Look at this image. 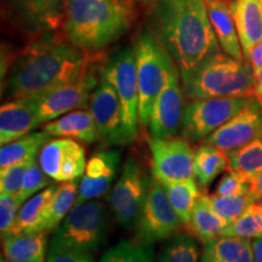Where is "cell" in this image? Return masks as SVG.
Masks as SVG:
<instances>
[{
	"mask_svg": "<svg viewBox=\"0 0 262 262\" xmlns=\"http://www.w3.org/2000/svg\"><path fill=\"white\" fill-rule=\"evenodd\" d=\"M90 64L88 51L61 39L58 33L34 38L14 62L3 93L11 100L37 96L78 79Z\"/></svg>",
	"mask_w": 262,
	"mask_h": 262,
	"instance_id": "cell-1",
	"label": "cell"
},
{
	"mask_svg": "<svg viewBox=\"0 0 262 262\" xmlns=\"http://www.w3.org/2000/svg\"><path fill=\"white\" fill-rule=\"evenodd\" d=\"M152 18L153 32L181 77L220 52L205 0H160Z\"/></svg>",
	"mask_w": 262,
	"mask_h": 262,
	"instance_id": "cell-2",
	"label": "cell"
},
{
	"mask_svg": "<svg viewBox=\"0 0 262 262\" xmlns=\"http://www.w3.org/2000/svg\"><path fill=\"white\" fill-rule=\"evenodd\" d=\"M131 24L127 0H68L63 33L74 47L97 51L125 34Z\"/></svg>",
	"mask_w": 262,
	"mask_h": 262,
	"instance_id": "cell-3",
	"label": "cell"
},
{
	"mask_svg": "<svg viewBox=\"0 0 262 262\" xmlns=\"http://www.w3.org/2000/svg\"><path fill=\"white\" fill-rule=\"evenodd\" d=\"M181 80L189 100L255 96V77L250 63L221 51L183 75Z\"/></svg>",
	"mask_w": 262,
	"mask_h": 262,
	"instance_id": "cell-4",
	"label": "cell"
},
{
	"mask_svg": "<svg viewBox=\"0 0 262 262\" xmlns=\"http://www.w3.org/2000/svg\"><path fill=\"white\" fill-rule=\"evenodd\" d=\"M135 54L139 77L140 103L139 123L148 125L155 101L166 80L171 56L153 31H143L135 42Z\"/></svg>",
	"mask_w": 262,
	"mask_h": 262,
	"instance_id": "cell-5",
	"label": "cell"
},
{
	"mask_svg": "<svg viewBox=\"0 0 262 262\" xmlns=\"http://www.w3.org/2000/svg\"><path fill=\"white\" fill-rule=\"evenodd\" d=\"M107 234L106 205L94 199L74 205L61 225L55 229L52 239L68 247L94 254L106 243Z\"/></svg>",
	"mask_w": 262,
	"mask_h": 262,
	"instance_id": "cell-6",
	"label": "cell"
},
{
	"mask_svg": "<svg viewBox=\"0 0 262 262\" xmlns=\"http://www.w3.org/2000/svg\"><path fill=\"white\" fill-rule=\"evenodd\" d=\"M101 75L116 90L123 110L127 145L136 140L139 129V77L135 49L124 48L108 58Z\"/></svg>",
	"mask_w": 262,
	"mask_h": 262,
	"instance_id": "cell-7",
	"label": "cell"
},
{
	"mask_svg": "<svg viewBox=\"0 0 262 262\" xmlns=\"http://www.w3.org/2000/svg\"><path fill=\"white\" fill-rule=\"evenodd\" d=\"M251 96L192 100L183 110L181 131L188 142L205 140L247 106Z\"/></svg>",
	"mask_w": 262,
	"mask_h": 262,
	"instance_id": "cell-8",
	"label": "cell"
},
{
	"mask_svg": "<svg viewBox=\"0 0 262 262\" xmlns=\"http://www.w3.org/2000/svg\"><path fill=\"white\" fill-rule=\"evenodd\" d=\"M182 225L163 185L153 176L135 226V239L147 244L165 241L178 234Z\"/></svg>",
	"mask_w": 262,
	"mask_h": 262,
	"instance_id": "cell-9",
	"label": "cell"
},
{
	"mask_svg": "<svg viewBox=\"0 0 262 262\" xmlns=\"http://www.w3.org/2000/svg\"><path fill=\"white\" fill-rule=\"evenodd\" d=\"M149 180L140 163L129 157L124 163L119 179L108 194L114 219L126 231L135 228L148 191Z\"/></svg>",
	"mask_w": 262,
	"mask_h": 262,
	"instance_id": "cell-10",
	"label": "cell"
},
{
	"mask_svg": "<svg viewBox=\"0 0 262 262\" xmlns=\"http://www.w3.org/2000/svg\"><path fill=\"white\" fill-rule=\"evenodd\" d=\"M68 0H5L3 14L22 32L39 38L63 29Z\"/></svg>",
	"mask_w": 262,
	"mask_h": 262,
	"instance_id": "cell-11",
	"label": "cell"
},
{
	"mask_svg": "<svg viewBox=\"0 0 262 262\" xmlns=\"http://www.w3.org/2000/svg\"><path fill=\"white\" fill-rule=\"evenodd\" d=\"M97 84L96 75L90 68L78 79L31 97L37 110L39 125L89 106L90 96Z\"/></svg>",
	"mask_w": 262,
	"mask_h": 262,
	"instance_id": "cell-12",
	"label": "cell"
},
{
	"mask_svg": "<svg viewBox=\"0 0 262 262\" xmlns=\"http://www.w3.org/2000/svg\"><path fill=\"white\" fill-rule=\"evenodd\" d=\"M152 155L153 176L159 181L195 179L194 153L186 139L152 137L148 141Z\"/></svg>",
	"mask_w": 262,
	"mask_h": 262,
	"instance_id": "cell-13",
	"label": "cell"
},
{
	"mask_svg": "<svg viewBox=\"0 0 262 262\" xmlns=\"http://www.w3.org/2000/svg\"><path fill=\"white\" fill-rule=\"evenodd\" d=\"M180 75L175 62L170 66L163 89L157 96L149 117V133L152 137L168 139L176 136L182 124L183 108Z\"/></svg>",
	"mask_w": 262,
	"mask_h": 262,
	"instance_id": "cell-14",
	"label": "cell"
},
{
	"mask_svg": "<svg viewBox=\"0 0 262 262\" xmlns=\"http://www.w3.org/2000/svg\"><path fill=\"white\" fill-rule=\"evenodd\" d=\"M88 107L94 117L100 139L110 146L127 145L119 97L112 85L103 78L91 94Z\"/></svg>",
	"mask_w": 262,
	"mask_h": 262,
	"instance_id": "cell-15",
	"label": "cell"
},
{
	"mask_svg": "<svg viewBox=\"0 0 262 262\" xmlns=\"http://www.w3.org/2000/svg\"><path fill=\"white\" fill-rule=\"evenodd\" d=\"M39 164L54 181H72L84 175L85 149L73 139L49 140L39 153Z\"/></svg>",
	"mask_w": 262,
	"mask_h": 262,
	"instance_id": "cell-16",
	"label": "cell"
},
{
	"mask_svg": "<svg viewBox=\"0 0 262 262\" xmlns=\"http://www.w3.org/2000/svg\"><path fill=\"white\" fill-rule=\"evenodd\" d=\"M262 136V103L251 96L241 112L204 140L225 152L238 149Z\"/></svg>",
	"mask_w": 262,
	"mask_h": 262,
	"instance_id": "cell-17",
	"label": "cell"
},
{
	"mask_svg": "<svg viewBox=\"0 0 262 262\" xmlns=\"http://www.w3.org/2000/svg\"><path fill=\"white\" fill-rule=\"evenodd\" d=\"M122 156L118 149H103L91 156L80 180L75 205L106 194L116 179Z\"/></svg>",
	"mask_w": 262,
	"mask_h": 262,
	"instance_id": "cell-18",
	"label": "cell"
},
{
	"mask_svg": "<svg viewBox=\"0 0 262 262\" xmlns=\"http://www.w3.org/2000/svg\"><path fill=\"white\" fill-rule=\"evenodd\" d=\"M38 122L37 110L31 97L14 98L0 107V143L2 146L24 137L35 127Z\"/></svg>",
	"mask_w": 262,
	"mask_h": 262,
	"instance_id": "cell-19",
	"label": "cell"
},
{
	"mask_svg": "<svg viewBox=\"0 0 262 262\" xmlns=\"http://www.w3.org/2000/svg\"><path fill=\"white\" fill-rule=\"evenodd\" d=\"M231 10L245 61L262 40V4L260 0H234Z\"/></svg>",
	"mask_w": 262,
	"mask_h": 262,
	"instance_id": "cell-20",
	"label": "cell"
},
{
	"mask_svg": "<svg viewBox=\"0 0 262 262\" xmlns=\"http://www.w3.org/2000/svg\"><path fill=\"white\" fill-rule=\"evenodd\" d=\"M205 4L211 26L220 42L222 51L237 60H245L233 15H232L231 2L229 0H205Z\"/></svg>",
	"mask_w": 262,
	"mask_h": 262,
	"instance_id": "cell-21",
	"label": "cell"
},
{
	"mask_svg": "<svg viewBox=\"0 0 262 262\" xmlns=\"http://www.w3.org/2000/svg\"><path fill=\"white\" fill-rule=\"evenodd\" d=\"M44 131L51 137H64L93 143L100 139L94 117L89 111L77 110L51 120L44 125Z\"/></svg>",
	"mask_w": 262,
	"mask_h": 262,
	"instance_id": "cell-22",
	"label": "cell"
},
{
	"mask_svg": "<svg viewBox=\"0 0 262 262\" xmlns=\"http://www.w3.org/2000/svg\"><path fill=\"white\" fill-rule=\"evenodd\" d=\"M48 248L47 232H22L3 237V253L11 260L44 262Z\"/></svg>",
	"mask_w": 262,
	"mask_h": 262,
	"instance_id": "cell-23",
	"label": "cell"
},
{
	"mask_svg": "<svg viewBox=\"0 0 262 262\" xmlns=\"http://www.w3.org/2000/svg\"><path fill=\"white\" fill-rule=\"evenodd\" d=\"M201 262H254L251 239L221 235L206 242Z\"/></svg>",
	"mask_w": 262,
	"mask_h": 262,
	"instance_id": "cell-24",
	"label": "cell"
},
{
	"mask_svg": "<svg viewBox=\"0 0 262 262\" xmlns=\"http://www.w3.org/2000/svg\"><path fill=\"white\" fill-rule=\"evenodd\" d=\"M79 185L80 178L68 182H62L60 186H57L56 192L51 196L50 202L48 203L40 224L35 229V232L49 233L61 225V222L64 220L68 212L75 205L78 192H79Z\"/></svg>",
	"mask_w": 262,
	"mask_h": 262,
	"instance_id": "cell-25",
	"label": "cell"
},
{
	"mask_svg": "<svg viewBox=\"0 0 262 262\" xmlns=\"http://www.w3.org/2000/svg\"><path fill=\"white\" fill-rule=\"evenodd\" d=\"M228 225L229 222L212 209L209 195L201 194L198 196L187 225L193 235L204 244L221 237Z\"/></svg>",
	"mask_w": 262,
	"mask_h": 262,
	"instance_id": "cell-26",
	"label": "cell"
},
{
	"mask_svg": "<svg viewBox=\"0 0 262 262\" xmlns=\"http://www.w3.org/2000/svg\"><path fill=\"white\" fill-rule=\"evenodd\" d=\"M47 131H35L21 139L12 141L8 145L2 146L0 149V170L9 166L37 159L42 147L50 139Z\"/></svg>",
	"mask_w": 262,
	"mask_h": 262,
	"instance_id": "cell-27",
	"label": "cell"
},
{
	"mask_svg": "<svg viewBox=\"0 0 262 262\" xmlns=\"http://www.w3.org/2000/svg\"><path fill=\"white\" fill-rule=\"evenodd\" d=\"M229 168L228 153L217 147L204 143L194 153L195 181L203 188L210 186L212 181Z\"/></svg>",
	"mask_w": 262,
	"mask_h": 262,
	"instance_id": "cell-28",
	"label": "cell"
},
{
	"mask_svg": "<svg viewBox=\"0 0 262 262\" xmlns=\"http://www.w3.org/2000/svg\"><path fill=\"white\" fill-rule=\"evenodd\" d=\"M56 189V185H50L49 187L44 188L42 191L38 192L37 194L27 199L19 209L15 224L9 234L22 233V232H35V229L40 224L48 203L50 202L51 196L54 195Z\"/></svg>",
	"mask_w": 262,
	"mask_h": 262,
	"instance_id": "cell-29",
	"label": "cell"
},
{
	"mask_svg": "<svg viewBox=\"0 0 262 262\" xmlns=\"http://www.w3.org/2000/svg\"><path fill=\"white\" fill-rule=\"evenodd\" d=\"M160 183L183 224L188 225L196 199L201 195L198 182L195 181V179H188L160 181Z\"/></svg>",
	"mask_w": 262,
	"mask_h": 262,
	"instance_id": "cell-30",
	"label": "cell"
},
{
	"mask_svg": "<svg viewBox=\"0 0 262 262\" xmlns=\"http://www.w3.org/2000/svg\"><path fill=\"white\" fill-rule=\"evenodd\" d=\"M229 168L250 180L262 171V136L241 148L228 152Z\"/></svg>",
	"mask_w": 262,
	"mask_h": 262,
	"instance_id": "cell-31",
	"label": "cell"
},
{
	"mask_svg": "<svg viewBox=\"0 0 262 262\" xmlns=\"http://www.w3.org/2000/svg\"><path fill=\"white\" fill-rule=\"evenodd\" d=\"M152 244L136 241H122L110 248L98 262H155Z\"/></svg>",
	"mask_w": 262,
	"mask_h": 262,
	"instance_id": "cell-32",
	"label": "cell"
},
{
	"mask_svg": "<svg viewBox=\"0 0 262 262\" xmlns=\"http://www.w3.org/2000/svg\"><path fill=\"white\" fill-rule=\"evenodd\" d=\"M201 256L193 235L178 233L164 245L157 262H201Z\"/></svg>",
	"mask_w": 262,
	"mask_h": 262,
	"instance_id": "cell-33",
	"label": "cell"
},
{
	"mask_svg": "<svg viewBox=\"0 0 262 262\" xmlns=\"http://www.w3.org/2000/svg\"><path fill=\"white\" fill-rule=\"evenodd\" d=\"M257 195L251 191L232 196H221L217 194L209 195L212 209L229 224L237 220L249 206L254 204Z\"/></svg>",
	"mask_w": 262,
	"mask_h": 262,
	"instance_id": "cell-34",
	"label": "cell"
},
{
	"mask_svg": "<svg viewBox=\"0 0 262 262\" xmlns=\"http://www.w3.org/2000/svg\"><path fill=\"white\" fill-rule=\"evenodd\" d=\"M222 235L254 239L262 235V208L256 203L251 204L237 220L231 222Z\"/></svg>",
	"mask_w": 262,
	"mask_h": 262,
	"instance_id": "cell-35",
	"label": "cell"
},
{
	"mask_svg": "<svg viewBox=\"0 0 262 262\" xmlns=\"http://www.w3.org/2000/svg\"><path fill=\"white\" fill-rule=\"evenodd\" d=\"M52 181L54 180L49 178L47 173L44 172V170L41 169L40 164H38L37 159H35L34 162L31 163V165L28 166L27 171L25 173L22 188L17 194L18 201L24 204L31 196L52 185Z\"/></svg>",
	"mask_w": 262,
	"mask_h": 262,
	"instance_id": "cell-36",
	"label": "cell"
},
{
	"mask_svg": "<svg viewBox=\"0 0 262 262\" xmlns=\"http://www.w3.org/2000/svg\"><path fill=\"white\" fill-rule=\"evenodd\" d=\"M45 262H95L91 253L68 247L51 238Z\"/></svg>",
	"mask_w": 262,
	"mask_h": 262,
	"instance_id": "cell-37",
	"label": "cell"
},
{
	"mask_svg": "<svg viewBox=\"0 0 262 262\" xmlns=\"http://www.w3.org/2000/svg\"><path fill=\"white\" fill-rule=\"evenodd\" d=\"M32 162L16 164V165L0 170V193L2 194H18L24 183L25 173Z\"/></svg>",
	"mask_w": 262,
	"mask_h": 262,
	"instance_id": "cell-38",
	"label": "cell"
},
{
	"mask_svg": "<svg viewBox=\"0 0 262 262\" xmlns=\"http://www.w3.org/2000/svg\"><path fill=\"white\" fill-rule=\"evenodd\" d=\"M21 206L22 203L18 201L17 195L0 194V232H2V238L10 233Z\"/></svg>",
	"mask_w": 262,
	"mask_h": 262,
	"instance_id": "cell-39",
	"label": "cell"
},
{
	"mask_svg": "<svg viewBox=\"0 0 262 262\" xmlns=\"http://www.w3.org/2000/svg\"><path fill=\"white\" fill-rule=\"evenodd\" d=\"M248 191H250L249 180L239 172L229 169V171L226 173L224 178L220 180L219 185L216 186L214 194L221 196H232L243 194Z\"/></svg>",
	"mask_w": 262,
	"mask_h": 262,
	"instance_id": "cell-40",
	"label": "cell"
},
{
	"mask_svg": "<svg viewBox=\"0 0 262 262\" xmlns=\"http://www.w3.org/2000/svg\"><path fill=\"white\" fill-rule=\"evenodd\" d=\"M248 62L253 68L254 74L262 67V40L251 50Z\"/></svg>",
	"mask_w": 262,
	"mask_h": 262,
	"instance_id": "cell-41",
	"label": "cell"
},
{
	"mask_svg": "<svg viewBox=\"0 0 262 262\" xmlns=\"http://www.w3.org/2000/svg\"><path fill=\"white\" fill-rule=\"evenodd\" d=\"M249 187L256 195H262V171L249 180Z\"/></svg>",
	"mask_w": 262,
	"mask_h": 262,
	"instance_id": "cell-42",
	"label": "cell"
},
{
	"mask_svg": "<svg viewBox=\"0 0 262 262\" xmlns=\"http://www.w3.org/2000/svg\"><path fill=\"white\" fill-rule=\"evenodd\" d=\"M251 243H253L254 262H262V235L254 238Z\"/></svg>",
	"mask_w": 262,
	"mask_h": 262,
	"instance_id": "cell-43",
	"label": "cell"
},
{
	"mask_svg": "<svg viewBox=\"0 0 262 262\" xmlns=\"http://www.w3.org/2000/svg\"><path fill=\"white\" fill-rule=\"evenodd\" d=\"M255 77V97L262 103V67L254 74Z\"/></svg>",
	"mask_w": 262,
	"mask_h": 262,
	"instance_id": "cell-44",
	"label": "cell"
},
{
	"mask_svg": "<svg viewBox=\"0 0 262 262\" xmlns=\"http://www.w3.org/2000/svg\"><path fill=\"white\" fill-rule=\"evenodd\" d=\"M0 262H40V261H16V260H11V258L3 256L2 261H0Z\"/></svg>",
	"mask_w": 262,
	"mask_h": 262,
	"instance_id": "cell-45",
	"label": "cell"
},
{
	"mask_svg": "<svg viewBox=\"0 0 262 262\" xmlns=\"http://www.w3.org/2000/svg\"><path fill=\"white\" fill-rule=\"evenodd\" d=\"M140 2H149V0H140Z\"/></svg>",
	"mask_w": 262,
	"mask_h": 262,
	"instance_id": "cell-46",
	"label": "cell"
},
{
	"mask_svg": "<svg viewBox=\"0 0 262 262\" xmlns=\"http://www.w3.org/2000/svg\"><path fill=\"white\" fill-rule=\"evenodd\" d=\"M260 3H261V4H262V0H260Z\"/></svg>",
	"mask_w": 262,
	"mask_h": 262,
	"instance_id": "cell-47",
	"label": "cell"
}]
</instances>
